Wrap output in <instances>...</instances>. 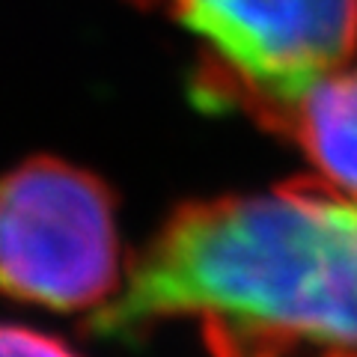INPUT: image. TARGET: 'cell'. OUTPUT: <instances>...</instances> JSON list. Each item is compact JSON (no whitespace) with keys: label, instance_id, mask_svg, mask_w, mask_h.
Here are the masks:
<instances>
[{"label":"cell","instance_id":"obj_3","mask_svg":"<svg viewBox=\"0 0 357 357\" xmlns=\"http://www.w3.org/2000/svg\"><path fill=\"white\" fill-rule=\"evenodd\" d=\"M203 36L194 102L206 110L236 93H283L340 69L357 48V0H164Z\"/></svg>","mask_w":357,"mask_h":357},{"label":"cell","instance_id":"obj_2","mask_svg":"<svg viewBox=\"0 0 357 357\" xmlns=\"http://www.w3.org/2000/svg\"><path fill=\"white\" fill-rule=\"evenodd\" d=\"M122 286L116 194L102 176L33 155L0 176V295L102 310Z\"/></svg>","mask_w":357,"mask_h":357},{"label":"cell","instance_id":"obj_5","mask_svg":"<svg viewBox=\"0 0 357 357\" xmlns=\"http://www.w3.org/2000/svg\"><path fill=\"white\" fill-rule=\"evenodd\" d=\"M0 357H81L60 337L27 325L0 321Z\"/></svg>","mask_w":357,"mask_h":357},{"label":"cell","instance_id":"obj_4","mask_svg":"<svg viewBox=\"0 0 357 357\" xmlns=\"http://www.w3.org/2000/svg\"><path fill=\"white\" fill-rule=\"evenodd\" d=\"M211 110L241 114L292 140L321 182L357 199V69H331L283 93H236Z\"/></svg>","mask_w":357,"mask_h":357},{"label":"cell","instance_id":"obj_1","mask_svg":"<svg viewBox=\"0 0 357 357\" xmlns=\"http://www.w3.org/2000/svg\"><path fill=\"white\" fill-rule=\"evenodd\" d=\"M86 319L140 337L194 316L211 357H357V199L321 178L176 206Z\"/></svg>","mask_w":357,"mask_h":357}]
</instances>
